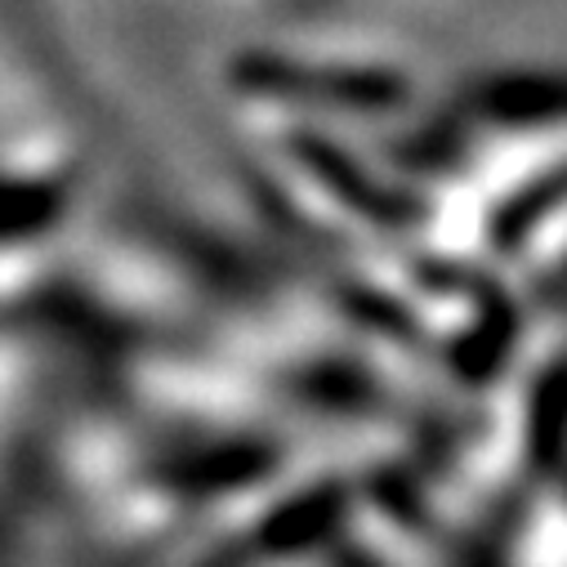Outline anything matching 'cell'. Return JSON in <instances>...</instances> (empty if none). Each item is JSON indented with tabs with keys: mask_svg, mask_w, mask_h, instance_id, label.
<instances>
[{
	"mask_svg": "<svg viewBox=\"0 0 567 567\" xmlns=\"http://www.w3.org/2000/svg\"><path fill=\"white\" fill-rule=\"evenodd\" d=\"M496 107L509 116H567V76H518L496 85Z\"/></svg>",
	"mask_w": 567,
	"mask_h": 567,
	"instance_id": "1",
	"label": "cell"
}]
</instances>
